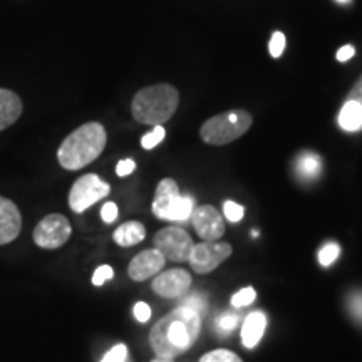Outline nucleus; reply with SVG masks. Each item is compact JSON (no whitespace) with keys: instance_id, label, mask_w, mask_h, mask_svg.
Returning a JSON list of instances; mask_svg holds the SVG:
<instances>
[{"instance_id":"obj_21","label":"nucleus","mask_w":362,"mask_h":362,"mask_svg":"<svg viewBox=\"0 0 362 362\" xmlns=\"http://www.w3.org/2000/svg\"><path fill=\"white\" fill-rule=\"evenodd\" d=\"M165 136H166V131H165V128H163V126H153V129L141 138V146L144 149L156 148L158 144H160L163 139H165Z\"/></svg>"},{"instance_id":"obj_31","label":"nucleus","mask_w":362,"mask_h":362,"mask_svg":"<svg viewBox=\"0 0 362 362\" xmlns=\"http://www.w3.org/2000/svg\"><path fill=\"white\" fill-rule=\"evenodd\" d=\"M136 170V163L133 160H121L116 166L117 176H128Z\"/></svg>"},{"instance_id":"obj_24","label":"nucleus","mask_w":362,"mask_h":362,"mask_svg":"<svg viewBox=\"0 0 362 362\" xmlns=\"http://www.w3.org/2000/svg\"><path fill=\"white\" fill-rule=\"evenodd\" d=\"M285 45H287V39H285V35L282 33H274L270 37V42H269V51H270V56L272 57H280L282 56V52L285 51Z\"/></svg>"},{"instance_id":"obj_36","label":"nucleus","mask_w":362,"mask_h":362,"mask_svg":"<svg viewBox=\"0 0 362 362\" xmlns=\"http://www.w3.org/2000/svg\"><path fill=\"white\" fill-rule=\"evenodd\" d=\"M336 2H339V4H349L351 0H336Z\"/></svg>"},{"instance_id":"obj_20","label":"nucleus","mask_w":362,"mask_h":362,"mask_svg":"<svg viewBox=\"0 0 362 362\" xmlns=\"http://www.w3.org/2000/svg\"><path fill=\"white\" fill-rule=\"evenodd\" d=\"M200 362H243V361L232 351L215 349L211 352H206V354L200 359Z\"/></svg>"},{"instance_id":"obj_34","label":"nucleus","mask_w":362,"mask_h":362,"mask_svg":"<svg viewBox=\"0 0 362 362\" xmlns=\"http://www.w3.org/2000/svg\"><path fill=\"white\" fill-rule=\"evenodd\" d=\"M354 54H356V49H354V45H344V47H341L337 51V61H341V62H346V61H349V59H352L354 57Z\"/></svg>"},{"instance_id":"obj_29","label":"nucleus","mask_w":362,"mask_h":362,"mask_svg":"<svg viewBox=\"0 0 362 362\" xmlns=\"http://www.w3.org/2000/svg\"><path fill=\"white\" fill-rule=\"evenodd\" d=\"M134 317L138 319V322H148L149 319H151V309H149V305L146 302H138V304L134 305Z\"/></svg>"},{"instance_id":"obj_30","label":"nucleus","mask_w":362,"mask_h":362,"mask_svg":"<svg viewBox=\"0 0 362 362\" xmlns=\"http://www.w3.org/2000/svg\"><path fill=\"white\" fill-rule=\"evenodd\" d=\"M101 218H103V221H106V223H112V221H116V218H117L116 203L107 202L106 205L101 208Z\"/></svg>"},{"instance_id":"obj_13","label":"nucleus","mask_w":362,"mask_h":362,"mask_svg":"<svg viewBox=\"0 0 362 362\" xmlns=\"http://www.w3.org/2000/svg\"><path fill=\"white\" fill-rule=\"evenodd\" d=\"M22 215L16 203L0 197V245H7L21 235Z\"/></svg>"},{"instance_id":"obj_10","label":"nucleus","mask_w":362,"mask_h":362,"mask_svg":"<svg viewBox=\"0 0 362 362\" xmlns=\"http://www.w3.org/2000/svg\"><path fill=\"white\" fill-rule=\"evenodd\" d=\"M189 218L203 242H218L225 235L223 216L218 214L215 206L202 205L194 208Z\"/></svg>"},{"instance_id":"obj_33","label":"nucleus","mask_w":362,"mask_h":362,"mask_svg":"<svg viewBox=\"0 0 362 362\" xmlns=\"http://www.w3.org/2000/svg\"><path fill=\"white\" fill-rule=\"evenodd\" d=\"M351 312L362 320V293H356L354 297H351Z\"/></svg>"},{"instance_id":"obj_23","label":"nucleus","mask_w":362,"mask_h":362,"mask_svg":"<svg viewBox=\"0 0 362 362\" xmlns=\"http://www.w3.org/2000/svg\"><path fill=\"white\" fill-rule=\"evenodd\" d=\"M223 214L226 220L232 221V223H237V221L242 220L243 215H245V208L232 200H226L223 205Z\"/></svg>"},{"instance_id":"obj_12","label":"nucleus","mask_w":362,"mask_h":362,"mask_svg":"<svg viewBox=\"0 0 362 362\" xmlns=\"http://www.w3.org/2000/svg\"><path fill=\"white\" fill-rule=\"evenodd\" d=\"M165 264L166 257L158 248H149V250L139 252L131 260L128 267V275L134 282H143V280H148L160 274L161 269H165Z\"/></svg>"},{"instance_id":"obj_6","label":"nucleus","mask_w":362,"mask_h":362,"mask_svg":"<svg viewBox=\"0 0 362 362\" xmlns=\"http://www.w3.org/2000/svg\"><path fill=\"white\" fill-rule=\"evenodd\" d=\"M111 193V187L99 178L98 175L89 173L81 176V178L72 185L69 192V206L76 214H83L94 203L106 198Z\"/></svg>"},{"instance_id":"obj_16","label":"nucleus","mask_w":362,"mask_h":362,"mask_svg":"<svg viewBox=\"0 0 362 362\" xmlns=\"http://www.w3.org/2000/svg\"><path fill=\"white\" fill-rule=\"evenodd\" d=\"M144 237H146V228L139 221H126L121 226H117L115 235V242L119 247H133L141 243Z\"/></svg>"},{"instance_id":"obj_35","label":"nucleus","mask_w":362,"mask_h":362,"mask_svg":"<svg viewBox=\"0 0 362 362\" xmlns=\"http://www.w3.org/2000/svg\"><path fill=\"white\" fill-rule=\"evenodd\" d=\"M151 362H173L171 359H161V357H156V359H153Z\"/></svg>"},{"instance_id":"obj_19","label":"nucleus","mask_w":362,"mask_h":362,"mask_svg":"<svg viewBox=\"0 0 362 362\" xmlns=\"http://www.w3.org/2000/svg\"><path fill=\"white\" fill-rule=\"evenodd\" d=\"M339 255H341V247H339L336 242H330V243H327V245H324L322 248H320L319 264L322 267L332 265L334 262L339 259Z\"/></svg>"},{"instance_id":"obj_37","label":"nucleus","mask_w":362,"mask_h":362,"mask_svg":"<svg viewBox=\"0 0 362 362\" xmlns=\"http://www.w3.org/2000/svg\"><path fill=\"white\" fill-rule=\"evenodd\" d=\"M126 362H128V361H126Z\"/></svg>"},{"instance_id":"obj_1","label":"nucleus","mask_w":362,"mask_h":362,"mask_svg":"<svg viewBox=\"0 0 362 362\" xmlns=\"http://www.w3.org/2000/svg\"><path fill=\"white\" fill-rule=\"evenodd\" d=\"M202 332V315L188 307H176L153 325L149 344L156 357L171 359L192 349Z\"/></svg>"},{"instance_id":"obj_26","label":"nucleus","mask_w":362,"mask_h":362,"mask_svg":"<svg viewBox=\"0 0 362 362\" xmlns=\"http://www.w3.org/2000/svg\"><path fill=\"white\" fill-rule=\"evenodd\" d=\"M128 361V347L124 344H117L112 347L110 352H106V356L103 357L101 362H126Z\"/></svg>"},{"instance_id":"obj_17","label":"nucleus","mask_w":362,"mask_h":362,"mask_svg":"<svg viewBox=\"0 0 362 362\" xmlns=\"http://www.w3.org/2000/svg\"><path fill=\"white\" fill-rule=\"evenodd\" d=\"M337 123L346 133L362 131V106L356 101H346L337 116Z\"/></svg>"},{"instance_id":"obj_9","label":"nucleus","mask_w":362,"mask_h":362,"mask_svg":"<svg viewBox=\"0 0 362 362\" xmlns=\"http://www.w3.org/2000/svg\"><path fill=\"white\" fill-rule=\"evenodd\" d=\"M232 252V245L226 242H200L193 245L188 262L197 274L205 275L218 269Z\"/></svg>"},{"instance_id":"obj_22","label":"nucleus","mask_w":362,"mask_h":362,"mask_svg":"<svg viewBox=\"0 0 362 362\" xmlns=\"http://www.w3.org/2000/svg\"><path fill=\"white\" fill-rule=\"evenodd\" d=\"M255 298H257L255 288L245 287V288H242V291H238L232 297V305L237 307V309H238V307H247V305L253 304V300H255Z\"/></svg>"},{"instance_id":"obj_4","label":"nucleus","mask_w":362,"mask_h":362,"mask_svg":"<svg viewBox=\"0 0 362 362\" xmlns=\"http://www.w3.org/2000/svg\"><path fill=\"white\" fill-rule=\"evenodd\" d=\"M253 117L245 110H232L206 119L200 128V138L206 144L223 146L242 138L250 129Z\"/></svg>"},{"instance_id":"obj_32","label":"nucleus","mask_w":362,"mask_h":362,"mask_svg":"<svg viewBox=\"0 0 362 362\" xmlns=\"http://www.w3.org/2000/svg\"><path fill=\"white\" fill-rule=\"evenodd\" d=\"M346 101H356L359 103L362 106V76L359 79H357V83L352 86V89L349 90V94H347Z\"/></svg>"},{"instance_id":"obj_7","label":"nucleus","mask_w":362,"mask_h":362,"mask_svg":"<svg viewBox=\"0 0 362 362\" xmlns=\"http://www.w3.org/2000/svg\"><path fill=\"white\" fill-rule=\"evenodd\" d=\"M72 228L69 220L61 214H51L44 216L34 228L35 245L45 250H56L66 245L71 238Z\"/></svg>"},{"instance_id":"obj_11","label":"nucleus","mask_w":362,"mask_h":362,"mask_svg":"<svg viewBox=\"0 0 362 362\" xmlns=\"http://www.w3.org/2000/svg\"><path fill=\"white\" fill-rule=\"evenodd\" d=\"M192 275L183 269H171L168 272H163L153 280L151 288L158 296L165 298H180L187 296L192 288Z\"/></svg>"},{"instance_id":"obj_8","label":"nucleus","mask_w":362,"mask_h":362,"mask_svg":"<svg viewBox=\"0 0 362 362\" xmlns=\"http://www.w3.org/2000/svg\"><path fill=\"white\" fill-rule=\"evenodd\" d=\"M153 242H155V248L166 257V260L175 262V264L188 262L189 253H192L194 245L188 232L178 228V226H166V228L160 230L153 238Z\"/></svg>"},{"instance_id":"obj_14","label":"nucleus","mask_w":362,"mask_h":362,"mask_svg":"<svg viewBox=\"0 0 362 362\" xmlns=\"http://www.w3.org/2000/svg\"><path fill=\"white\" fill-rule=\"evenodd\" d=\"M24 104L22 99L13 90L0 88V131L11 128L19 119Z\"/></svg>"},{"instance_id":"obj_28","label":"nucleus","mask_w":362,"mask_h":362,"mask_svg":"<svg viewBox=\"0 0 362 362\" xmlns=\"http://www.w3.org/2000/svg\"><path fill=\"white\" fill-rule=\"evenodd\" d=\"M115 277V270H112V267L110 265H101L99 269L94 272L93 275V284L99 287V285H103L104 282H107V280Z\"/></svg>"},{"instance_id":"obj_5","label":"nucleus","mask_w":362,"mask_h":362,"mask_svg":"<svg viewBox=\"0 0 362 362\" xmlns=\"http://www.w3.org/2000/svg\"><path fill=\"white\" fill-rule=\"evenodd\" d=\"M151 208L156 218L185 221L193 214L194 200L192 197H181L178 183L173 178H165L158 183Z\"/></svg>"},{"instance_id":"obj_27","label":"nucleus","mask_w":362,"mask_h":362,"mask_svg":"<svg viewBox=\"0 0 362 362\" xmlns=\"http://www.w3.org/2000/svg\"><path fill=\"white\" fill-rule=\"evenodd\" d=\"M216 325H218V329L223 330V332H232V330L238 325V315L232 314V312H226V314L218 317Z\"/></svg>"},{"instance_id":"obj_15","label":"nucleus","mask_w":362,"mask_h":362,"mask_svg":"<svg viewBox=\"0 0 362 362\" xmlns=\"http://www.w3.org/2000/svg\"><path fill=\"white\" fill-rule=\"evenodd\" d=\"M267 327V317L262 312H252L247 317L245 322L242 325V344L247 349H253L255 346H259L265 334Z\"/></svg>"},{"instance_id":"obj_18","label":"nucleus","mask_w":362,"mask_h":362,"mask_svg":"<svg viewBox=\"0 0 362 362\" xmlns=\"http://www.w3.org/2000/svg\"><path fill=\"white\" fill-rule=\"evenodd\" d=\"M296 170L300 178L314 180L315 176H319L320 171H322V163H320V158L314 155V153L305 151L297 158Z\"/></svg>"},{"instance_id":"obj_2","label":"nucleus","mask_w":362,"mask_h":362,"mask_svg":"<svg viewBox=\"0 0 362 362\" xmlns=\"http://www.w3.org/2000/svg\"><path fill=\"white\" fill-rule=\"evenodd\" d=\"M107 133L101 123H86L67 136L57 149V161L64 170L78 171L88 166L104 151Z\"/></svg>"},{"instance_id":"obj_3","label":"nucleus","mask_w":362,"mask_h":362,"mask_svg":"<svg viewBox=\"0 0 362 362\" xmlns=\"http://www.w3.org/2000/svg\"><path fill=\"white\" fill-rule=\"evenodd\" d=\"M180 94L170 84H155L136 93L131 112L138 123L163 126L178 110Z\"/></svg>"},{"instance_id":"obj_25","label":"nucleus","mask_w":362,"mask_h":362,"mask_svg":"<svg viewBox=\"0 0 362 362\" xmlns=\"http://www.w3.org/2000/svg\"><path fill=\"white\" fill-rule=\"evenodd\" d=\"M183 307H188V309H192V310H194V312H198V314H205L206 312V307H208V304H206V298L203 297V296H200V293H193V296H189V297H187L183 300V304H181Z\"/></svg>"}]
</instances>
